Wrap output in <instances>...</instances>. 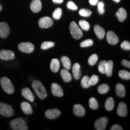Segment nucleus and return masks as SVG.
<instances>
[{"instance_id":"29","label":"nucleus","mask_w":130,"mask_h":130,"mask_svg":"<svg viewBox=\"0 0 130 130\" xmlns=\"http://www.w3.org/2000/svg\"><path fill=\"white\" fill-rule=\"evenodd\" d=\"M110 90V87L106 84H102L98 87V91L101 94H105L107 93Z\"/></svg>"},{"instance_id":"7","label":"nucleus","mask_w":130,"mask_h":130,"mask_svg":"<svg viewBox=\"0 0 130 130\" xmlns=\"http://www.w3.org/2000/svg\"><path fill=\"white\" fill-rule=\"evenodd\" d=\"M53 21L51 18L45 16L42 18L39 21V25L41 28H48L53 25Z\"/></svg>"},{"instance_id":"45","label":"nucleus","mask_w":130,"mask_h":130,"mask_svg":"<svg viewBox=\"0 0 130 130\" xmlns=\"http://www.w3.org/2000/svg\"><path fill=\"white\" fill-rule=\"evenodd\" d=\"M89 3L92 6H95L98 3V0H89Z\"/></svg>"},{"instance_id":"21","label":"nucleus","mask_w":130,"mask_h":130,"mask_svg":"<svg viewBox=\"0 0 130 130\" xmlns=\"http://www.w3.org/2000/svg\"><path fill=\"white\" fill-rule=\"evenodd\" d=\"M116 92L117 95L119 97H124L126 94V90L125 86L121 83L116 84Z\"/></svg>"},{"instance_id":"4","label":"nucleus","mask_w":130,"mask_h":130,"mask_svg":"<svg viewBox=\"0 0 130 130\" xmlns=\"http://www.w3.org/2000/svg\"><path fill=\"white\" fill-rule=\"evenodd\" d=\"M71 35L75 39H79L83 36V32L76 22H72L69 26Z\"/></svg>"},{"instance_id":"42","label":"nucleus","mask_w":130,"mask_h":130,"mask_svg":"<svg viewBox=\"0 0 130 130\" xmlns=\"http://www.w3.org/2000/svg\"><path fill=\"white\" fill-rule=\"evenodd\" d=\"M67 6V7L69 9L72 10H76L78 9V7L77 5L75 4L74 3H73L72 1H69L66 4Z\"/></svg>"},{"instance_id":"11","label":"nucleus","mask_w":130,"mask_h":130,"mask_svg":"<svg viewBox=\"0 0 130 130\" xmlns=\"http://www.w3.org/2000/svg\"><path fill=\"white\" fill-rule=\"evenodd\" d=\"M107 40L108 43L111 45H116L119 42V37L112 31H109L107 33Z\"/></svg>"},{"instance_id":"30","label":"nucleus","mask_w":130,"mask_h":130,"mask_svg":"<svg viewBox=\"0 0 130 130\" xmlns=\"http://www.w3.org/2000/svg\"><path fill=\"white\" fill-rule=\"evenodd\" d=\"M119 76L123 79H130V73L127 71H125V70H121L119 72Z\"/></svg>"},{"instance_id":"25","label":"nucleus","mask_w":130,"mask_h":130,"mask_svg":"<svg viewBox=\"0 0 130 130\" xmlns=\"http://www.w3.org/2000/svg\"><path fill=\"white\" fill-rule=\"evenodd\" d=\"M114 107H115V101L113 98L111 97L108 98L105 104V109L108 111H111L114 108Z\"/></svg>"},{"instance_id":"31","label":"nucleus","mask_w":130,"mask_h":130,"mask_svg":"<svg viewBox=\"0 0 130 130\" xmlns=\"http://www.w3.org/2000/svg\"><path fill=\"white\" fill-rule=\"evenodd\" d=\"M81 86L84 89L89 88L90 87L89 85V77L88 76H84L81 79Z\"/></svg>"},{"instance_id":"8","label":"nucleus","mask_w":130,"mask_h":130,"mask_svg":"<svg viewBox=\"0 0 130 130\" xmlns=\"http://www.w3.org/2000/svg\"><path fill=\"white\" fill-rule=\"evenodd\" d=\"M107 123H108V119L106 117H102L99 118L95 121L94 126L97 130H104L106 128Z\"/></svg>"},{"instance_id":"17","label":"nucleus","mask_w":130,"mask_h":130,"mask_svg":"<svg viewBox=\"0 0 130 130\" xmlns=\"http://www.w3.org/2000/svg\"><path fill=\"white\" fill-rule=\"evenodd\" d=\"M73 111L75 115L78 117H83L85 115V110L82 105L80 104H76L73 107Z\"/></svg>"},{"instance_id":"10","label":"nucleus","mask_w":130,"mask_h":130,"mask_svg":"<svg viewBox=\"0 0 130 130\" xmlns=\"http://www.w3.org/2000/svg\"><path fill=\"white\" fill-rule=\"evenodd\" d=\"M10 33V28L6 22H0V37L6 38L9 36Z\"/></svg>"},{"instance_id":"48","label":"nucleus","mask_w":130,"mask_h":130,"mask_svg":"<svg viewBox=\"0 0 130 130\" xmlns=\"http://www.w3.org/2000/svg\"><path fill=\"white\" fill-rule=\"evenodd\" d=\"M2 9H3V7H2V6H1V5L0 4V12H1V11L2 10Z\"/></svg>"},{"instance_id":"24","label":"nucleus","mask_w":130,"mask_h":130,"mask_svg":"<svg viewBox=\"0 0 130 130\" xmlns=\"http://www.w3.org/2000/svg\"><path fill=\"white\" fill-rule=\"evenodd\" d=\"M60 75L64 82L68 83L72 80V75L67 69H62L60 72Z\"/></svg>"},{"instance_id":"13","label":"nucleus","mask_w":130,"mask_h":130,"mask_svg":"<svg viewBox=\"0 0 130 130\" xmlns=\"http://www.w3.org/2000/svg\"><path fill=\"white\" fill-rule=\"evenodd\" d=\"M42 5L40 0H32L30 4V9L34 13H38L42 10Z\"/></svg>"},{"instance_id":"37","label":"nucleus","mask_w":130,"mask_h":130,"mask_svg":"<svg viewBox=\"0 0 130 130\" xmlns=\"http://www.w3.org/2000/svg\"><path fill=\"white\" fill-rule=\"evenodd\" d=\"M99 81V77L98 76L96 75H93L89 78V85L90 86H95L96 84Z\"/></svg>"},{"instance_id":"46","label":"nucleus","mask_w":130,"mask_h":130,"mask_svg":"<svg viewBox=\"0 0 130 130\" xmlns=\"http://www.w3.org/2000/svg\"><path fill=\"white\" fill-rule=\"evenodd\" d=\"M53 1L54 3H57V4H60L63 2V0H53Z\"/></svg>"},{"instance_id":"28","label":"nucleus","mask_w":130,"mask_h":130,"mask_svg":"<svg viewBox=\"0 0 130 130\" xmlns=\"http://www.w3.org/2000/svg\"><path fill=\"white\" fill-rule=\"evenodd\" d=\"M89 105L90 108H92V110H96L99 107L98 102L97 100H96L95 98L93 97H92L90 98V100L89 101Z\"/></svg>"},{"instance_id":"1","label":"nucleus","mask_w":130,"mask_h":130,"mask_svg":"<svg viewBox=\"0 0 130 130\" xmlns=\"http://www.w3.org/2000/svg\"><path fill=\"white\" fill-rule=\"evenodd\" d=\"M32 87L36 93L37 96L41 100H44L47 96V92L43 84L38 80L33 81L32 83Z\"/></svg>"},{"instance_id":"41","label":"nucleus","mask_w":130,"mask_h":130,"mask_svg":"<svg viewBox=\"0 0 130 130\" xmlns=\"http://www.w3.org/2000/svg\"><path fill=\"white\" fill-rule=\"evenodd\" d=\"M121 48L125 50H130V43L129 42L126 41V40H125V41H123L122 42L121 45Z\"/></svg>"},{"instance_id":"35","label":"nucleus","mask_w":130,"mask_h":130,"mask_svg":"<svg viewBox=\"0 0 130 130\" xmlns=\"http://www.w3.org/2000/svg\"><path fill=\"white\" fill-rule=\"evenodd\" d=\"M54 45L55 43L53 42H44L42 43L41 48L43 50H46L50 48H52Z\"/></svg>"},{"instance_id":"40","label":"nucleus","mask_w":130,"mask_h":130,"mask_svg":"<svg viewBox=\"0 0 130 130\" xmlns=\"http://www.w3.org/2000/svg\"><path fill=\"white\" fill-rule=\"evenodd\" d=\"M98 12L100 13L101 14H102L104 13L105 10H104V3L102 1H100L98 3Z\"/></svg>"},{"instance_id":"39","label":"nucleus","mask_w":130,"mask_h":130,"mask_svg":"<svg viewBox=\"0 0 130 130\" xmlns=\"http://www.w3.org/2000/svg\"><path fill=\"white\" fill-rule=\"evenodd\" d=\"M93 44V42L92 39H86L84 41H83L80 43V46L82 48L84 47H89L92 46Z\"/></svg>"},{"instance_id":"14","label":"nucleus","mask_w":130,"mask_h":130,"mask_svg":"<svg viewBox=\"0 0 130 130\" xmlns=\"http://www.w3.org/2000/svg\"><path fill=\"white\" fill-rule=\"evenodd\" d=\"M60 111L58 109H50L46 111L45 115V116L49 119H54L57 118L60 115Z\"/></svg>"},{"instance_id":"18","label":"nucleus","mask_w":130,"mask_h":130,"mask_svg":"<svg viewBox=\"0 0 130 130\" xmlns=\"http://www.w3.org/2000/svg\"><path fill=\"white\" fill-rule=\"evenodd\" d=\"M72 74L74 78L75 79H79L81 76L80 65L79 63H75L72 67Z\"/></svg>"},{"instance_id":"5","label":"nucleus","mask_w":130,"mask_h":130,"mask_svg":"<svg viewBox=\"0 0 130 130\" xmlns=\"http://www.w3.org/2000/svg\"><path fill=\"white\" fill-rule=\"evenodd\" d=\"M0 115L5 117L12 116L14 110L10 105L0 102Z\"/></svg>"},{"instance_id":"9","label":"nucleus","mask_w":130,"mask_h":130,"mask_svg":"<svg viewBox=\"0 0 130 130\" xmlns=\"http://www.w3.org/2000/svg\"><path fill=\"white\" fill-rule=\"evenodd\" d=\"M15 57L14 53L10 50H3L0 51V59L3 60H10Z\"/></svg>"},{"instance_id":"20","label":"nucleus","mask_w":130,"mask_h":130,"mask_svg":"<svg viewBox=\"0 0 130 130\" xmlns=\"http://www.w3.org/2000/svg\"><path fill=\"white\" fill-rule=\"evenodd\" d=\"M21 107L22 111L26 115H31L32 113V110L30 104L27 102H22L21 104Z\"/></svg>"},{"instance_id":"36","label":"nucleus","mask_w":130,"mask_h":130,"mask_svg":"<svg viewBox=\"0 0 130 130\" xmlns=\"http://www.w3.org/2000/svg\"><path fill=\"white\" fill-rule=\"evenodd\" d=\"M107 61L102 60L100 63L98 65V70L101 74H105V67H106Z\"/></svg>"},{"instance_id":"12","label":"nucleus","mask_w":130,"mask_h":130,"mask_svg":"<svg viewBox=\"0 0 130 130\" xmlns=\"http://www.w3.org/2000/svg\"><path fill=\"white\" fill-rule=\"evenodd\" d=\"M51 92L54 96L57 97H61L63 95V91L62 88L59 84L53 83L51 86Z\"/></svg>"},{"instance_id":"44","label":"nucleus","mask_w":130,"mask_h":130,"mask_svg":"<svg viewBox=\"0 0 130 130\" xmlns=\"http://www.w3.org/2000/svg\"><path fill=\"white\" fill-rule=\"evenodd\" d=\"M110 129L111 130H122L123 129V128L122 127L121 125H114L111 127L110 128Z\"/></svg>"},{"instance_id":"3","label":"nucleus","mask_w":130,"mask_h":130,"mask_svg":"<svg viewBox=\"0 0 130 130\" xmlns=\"http://www.w3.org/2000/svg\"><path fill=\"white\" fill-rule=\"evenodd\" d=\"M10 126L13 130H27L28 126L25 122L21 118H16L10 122Z\"/></svg>"},{"instance_id":"2","label":"nucleus","mask_w":130,"mask_h":130,"mask_svg":"<svg viewBox=\"0 0 130 130\" xmlns=\"http://www.w3.org/2000/svg\"><path fill=\"white\" fill-rule=\"evenodd\" d=\"M0 83H1L3 89L6 93L8 94H12L14 93V86L11 81L7 77H4L1 78V80H0Z\"/></svg>"},{"instance_id":"27","label":"nucleus","mask_w":130,"mask_h":130,"mask_svg":"<svg viewBox=\"0 0 130 130\" xmlns=\"http://www.w3.org/2000/svg\"><path fill=\"white\" fill-rule=\"evenodd\" d=\"M61 61L62 62L63 66L65 68V69L69 70L71 67V61L68 57L63 56L61 58Z\"/></svg>"},{"instance_id":"47","label":"nucleus","mask_w":130,"mask_h":130,"mask_svg":"<svg viewBox=\"0 0 130 130\" xmlns=\"http://www.w3.org/2000/svg\"><path fill=\"white\" fill-rule=\"evenodd\" d=\"M113 1L116 3H119L121 1V0H113Z\"/></svg>"},{"instance_id":"23","label":"nucleus","mask_w":130,"mask_h":130,"mask_svg":"<svg viewBox=\"0 0 130 130\" xmlns=\"http://www.w3.org/2000/svg\"><path fill=\"white\" fill-rule=\"evenodd\" d=\"M50 68L54 72H57L60 69V61L57 58H53L50 63Z\"/></svg>"},{"instance_id":"33","label":"nucleus","mask_w":130,"mask_h":130,"mask_svg":"<svg viewBox=\"0 0 130 130\" xmlns=\"http://www.w3.org/2000/svg\"><path fill=\"white\" fill-rule=\"evenodd\" d=\"M61 14H62V10L60 8H57L54 11L53 13V17L54 19L58 20V19H60Z\"/></svg>"},{"instance_id":"26","label":"nucleus","mask_w":130,"mask_h":130,"mask_svg":"<svg viewBox=\"0 0 130 130\" xmlns=\"http://www.w3.org/2000/svg\"><path fill=\"white\" fill-rule=\"evenodd\" d=\"M113 62L112 60H108L107 61L106 67H105V74L107 75L108 77H111L112 75V72H113Z\"/></svg>"},{"instance_id":"38","label":"nucleus","mask_w":130,"mask_h":130,"mask_svg":"<svg viewBox=\"0 0 130 130\" xmlns=\"http://www.w3.org/2000/svg\"><path fill=\"white\" fill-rule=\"evenodd\" d=\"M79 14L81 16H84V17H89L92 14V12H91L90 10L82 9L79 11Z\"/></svg>"},{"instance_id":"15","label":"nucleus","mask_w":130,"mask_h":130,"mask_svg":"<svg viewBox=\"0 0 130 130\" xmlns=\"http://www.w3.org/2000/svg\"><path fill=\"white\" fill-rule=\"evenodd\" d=\"M117 114L119 116L125 117L127 115V107L125 102H121L119 104L117 109Z\"/></svg>"},{"instance_id":"19","label":"nucleus","mask_w":130,"mask_h":130,"mask_svg":"<svg viewBox=\"0 0 130 130\" xmlns=\"http://www.w3.org/2000/svg\"><path fill=\"white\" fill-rule=\"evenodd\" d=\"M94 31L100 39H102L104 37L105 35V30L99 25H96L94 27Z\"/></svg>"},{"instance_id":"16","label":"nucleus","mask_w":130,"mask_h":130,"mask_svg":"<svg viewBox=\"0 0 130 130\" xmlns=\"http://www.w3.org/2000/svg\"><path fill=\"white\" fill-rule=\"evenodd\" d=\"M21 93H22V95L29 101L33 102L35 100V96L29 88H24L22 89Z\"/></svg>"},{"instance_id":"6","label":"nucleus","mask_w":130,"mask_h":130,"mask_svg":"<svg viewBox=\"0 0 130 130\" xmlns=\"http://www.w3.org/2000/svg\"><path fill=\"white\" fill-rule=\"evenodd\" d=\"M19 51L25 53H31L35 50V45L30 42H22L18 45Z\"/></svg>"},{"instance_id":"43","label":"nucleus","mask_w":130,"mask_h":130,"mask_svg":"<svg viewBox=\"0 0 130 130\" xmlns=\"http://www.w3.org/2000/svg\"><path fill=\"white\" fill-rule=\"evenodd\" d=\"M121 63H122V64L123 65V66H125V67H126L128 68H130V62H129V61L126 60H122Z\"/></svg>"},{"instance_id":"22","label":"nucleus","mask_w":130,"mask_h":130,"mask_svg":"<svg viewBox=\"0 0 130 130\" xmlns=\"http://www.w3.org/2000/svg\"><path fill=\"white\" fill-rule=\"evenodd\" d=\"M116 15L117 16V18H118V20L120 22H123V21L125 20L127 14H126V12L125 10L123 9V8L121 7L116 12Z\"/></svg>"},{"instance_id":"32","label":"nucleus","mask_w":130,"mask_h":130,"mask_svg":"<svg viewBox=\"0 0 130 130\" xmlns=\"http://www.w3.org/2000/svg\"><path fill=\"white\" fill-rule=\"evenodd\" d=\"M79 25L83 30L88 31L90 29V24L86 21L80 20L79 21Z\"/></svg>"},{"instance_id":"34","label":"nucleus","mask_w":130,"mask_h":130,"mask_svg":"<svg viewBox=\"0 0 130 130\" xmlns=\"http://www.w3.org/2000/svg\"><path fill=\"white\" fill-rule=\"evenodd\" d=\"M98 60V57L96 54H92L88 59V63L91 66H93L96 64V63L97 62Z\"/></svg>"}]
</instances>
